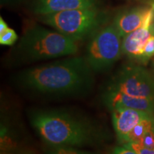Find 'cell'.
Listing matches in <instances>:
<instances>
[{
  "label": "cell",
  "mask_w": 154,
  "mask_h": 154,
  "mask_svg": "<svg viewBox=\"0 0 154 154\" xmlns=\"http://www.w3.org/2000/svg\"><path fill=\"white\" fill-rule=\"evenodd\" d=\"M153 129H154V116L144 119L131 131L128 135L127 143H138L146 133Z\"/></svg>",
  "instance_id": "obj_12"
},
{
  "label": "cell",
  "mask_w": 154,
  "mask_h": 154,
  "mask_svg": "<svg viewBox=\"0 0 154 154\" xmlns=\"http://www.w3.org/2000/svg\"><path fill=\"white\" fill-rule=\"evenodd\" d=\"M122 37L113 24L98 30L86 46L85 58L94 73L109 71L120 59Z\"/></svg>",
  "instance_id": "obj_5"
},
{
  "label": "cell",
  "mask_w": 154,
  "mask_h": 154,
  "mask_svg": "<svg viewBox=\"0 0 154 154\" xmlns=\"http://www.w3.org/2000/svg\"><path fill=\"white\" fill-rule=\"evenodd\" d=\"M153 72H154V59L153 61Z\"/></svg>",
  "instance_id": "obj_21"
},
{
  "label": "cell",
  "mask_w": 154,
  "mask_h": 154,
  "mask_svg": "<svg viewBox=\"0 0 154 154\" xmlns=\"http://www.w3.org/2000/svg\"><path fill=\"white\" fill-rule=\"evenodd\" d=\"M28 119L38 137L49 147H90L111 138L109 131L99 121L66 108L32 109Z\"/></svg>",
  "instance_id": "obj_2"
},
{
  "label": "cell",
  "mask_w": 154,
  "mask_h": 154,
  "mask_svg": "<svg viewBox=\"0 0 154 154\" xmlns=\"http://www.w3.org/2000/svg\"><path fill=\"white\" fill-rule=\"evenodd\" d=\"M123 146L131 149L138 154H154V148H147L140 145L139 143L131 142L124 144Z\"/></svg>",
  "instance_id": "obj_16"
},
{
  "label": "cell",
  "mask_w": 154,
  "mask_h": 154,
  "mask_svg": "<svg viewBox=\"0 0 154 154\" xmlns=\"http://www.w3.org/2000/svg\"><path fill=\"white\" fill-rule=\"evenodd\" d=\"M97 0H34L32 11L34 14L45 15L60 11L74 10L96 6Z\"/></svg>",
  "instance_id": "obj_10"
},
{
  "label": "cell",
  "mask_w": 154,
  "mask_h": 154,
  "mask_svg": "<svg viewBox=\"0 0 154 154\" xmlns=\"http://www.w3.org/2000/svg\"><path fill=\"white\" fill-rule=\"evenodd\" d=\"M25 0H0L2 6L17 5H19V4L22 3Z\"/></svg>",
  "instance_id": "obj_19"
},
{
  "label": "cell",
  "mask_w": 154,
  "mask_h": 154,
  "mask_svg": "<svg viewBox=\"0 0 154 154\" xmlns=\"http://www.w3.org/2000/svg\"><path fill=\"white\" fill-rule=\"evenodd\" d=\"M18 36L14 30L9 28L5 33L0 35V44L2 45L11 46L16 43Z\"/></svg>",
  "instance_id": "obj_15"
},
{
  "label": "cell",
  "mask_w": 154,
  "mask_h": 154,
  "mask_svg": "<svg viewBox=\"0 0 154 154\" xmlns=\"http://www.w3.org/2000/svg\"><path fill=\"white\" fill-rule=\"evenodd\" d=\"M153 17L154 11L152 8L143 26L122 38L123 54L139 63L146 43L154 34Z\"/></svg>",
  "instance_id": "obj_7"
},
{
  "label": "cell",
  "mask_w": 154,
  "mask_h": 154,
  "mask_svg": "<svg viewBox=\"0 0 154 154\" xmlns=\"http://www.w3.org/2000/svg\"><path fill=\"white\" fill-rule=\"evenodd\" d=\"M137 143H139L144 147L154 148V129L146 133Z\"/></svg>",
  "instance_id": "obj_17"
},
{
  "label": "cell",
  "mask_w": 154,
  "mask_h": 154,
  "mask_svg": "<svg viewBox=\"0 0 154 154\" xmlns=\"http://www.w3.org/2000/svg\"><path fill=\"white\" fill-rule=\"evenodd\" d=\"M154 56V34L151 36L144 47L139 63L145 65Z\"/></svg>",
  "instance_id": "obj_14"
},
{
  "label": "cell",
  "mask_w": 154,
  "mask_h": 154,
  "mask_svg": "<svg viewBox=\"0 0 154 154\" xmlns=\"http://www.w3.org/2000/svg\"><path fill=\"white\" fill-rule=\"evenodd\" d=\"M9 27L8 26H7V23L5 22V20H4L2 17H0V35L1 34H2L3 33H5V32L8 29Z\"/></svg>",
  "instance_id": "obj_20"
},
{
  "label": "cell",
  "mask_w": 154,
  "mask_h": 154,
  "mask_svg": "<svg viewBox=\"0 0 154 154\" xmlns=\"http://www.w3.org/2000/svg\"><path fill=\"white\" fill-rule=\"evenodd\" d=\"M44 154H96L69 146H50Z\"/></svg>",
  "instance_id": "obj_13"
},
{
  "label": "cell",
  "mask_w": 154,
  "mask_h": 154,
  "mask_svg": "<svg viewBox=\"0 0 154 154\" xmlns=\"http://www.w3.org/2000/svg\"><path fill=\"white\" fill-rule=\"evenodd\" d=\"M153 116V114L150 113L128 108H119L111 111L113 129L119 141L122 145L126 143L131 131L141 121Z\"/></svg>",
  "instance_id": "obj_8"
},
{
  "label": "cell",
  "mask_w": 154,
  "mask_h": 154,
  "mask_svg": "<svg viewBox=\"0 0 154 154\" xmlns=\"http://www.w3.org/2000/svg\"><path fill=\"white\" fill-rule=\"evenodd\" d=\"M103 103L111 111L119 108H128L154 113V99L128 95L123 92L105 89L101 96Z\"/></svg>",
  "instance_id": "obj_9"
},
{
  "label": "cell",
  "mask_w": 154,
  "mask_h": 154,
  "mask_svg": "<svg viewBox=\"0 0 154 154\" xmlns=\"http://www.w3.org/2000/svg\"><path fill=\"white\" fill-rule=\"evenodd\" d=\"M106 19L97 6L41 15L39 18L45 24L76 42L95 34Z\"/></svg>",
  "instance_id": "obj_4"
},
{
  "label": "cell",
  "mask_w": 154,
  "mask_h": 154,
  "mask_svg": "<svg viewBox=\"0 0 154 154\" xmlns=\"http://www.w3.org/2000/svg\"><path fill=\"white\" fill-rule=\"evenodd\" d=\"M15 86L40 99H73L88 95L95 83L85 57H71L25 69L14 77Z\"/></svg>",
  "instance_id": "obj_1"
},
{
  "label": "cell",
  "mask_w": 154,
  "mask_h": 154,
  "mask_svg": "<svg viewBox=\"0 0 154 154\" xmlns=\"http://www.w3.org/2000/svg\"><path fill=\"white\" fill-rule=\"evenodd\" d=\"M77 42L59 32L40 26L26 29L10 56L13 66L29 64L76 54Z\"/></svg>",
  "instance_id": "obj_3"
},
{
  "label": "cell",
  "mask_w": 154,
  "mask_h": 154,
  "mask_svg": "<svg viewBox=\"0 0 154 154\" xmlns=\"http://www.w3.org/2000/svg\"><path fill=\"white\" fill-rule=\"evenodd\" d=\"M153 7V11H154V3L153 4V7Z\"/></svg>",
  "instance_id": "obj_22"
},
{
  "label": "cell",
  "mask_w": 154,
  "mask_h": 154,
  "mask_svg": "<svg viewBox=\"0 0 154 154\" xmlns=\"http://www.w3.org/2000/svg\"><path fill=\"white\" fill-rule=\"evenodd\" d=\"M150 9L146 7H136L121 11L116 14L112 24L123 38L143 26Z\"/></svg>",
  "instance_id": "obj_11"
},
{
  "label": "cell",
  "mask_w": 154,
  "mask_h": 154,
  "mask_svg": "<svg viewBox=\"0 0 154 154\" xmlns=\"http://www.w3.org/2000/svg\"><path fill=\"white\" fill-rule=\"evenodd\" d=\"M110 154H138L134 151H133L131 149L126 147L124 146H116L112 150Z\"/></svg>",
  "instance_id": "obj_18"
},
{
  "label": "cell",
  "mask_w": 154,
  "mask_h": 154,
  "mask_svg": "<svg viewBox=\"0 0 154 154\" xmlns=\"http://www.w3.org/2000/svg\"><path fill=\"white\" fill-rule=\"evenodd\" d=\"M105 89L154 99V79L143 67L126 65L111 77Z\"/></svg>",
  "instance_id": "obj_6"
}]
</instances>
